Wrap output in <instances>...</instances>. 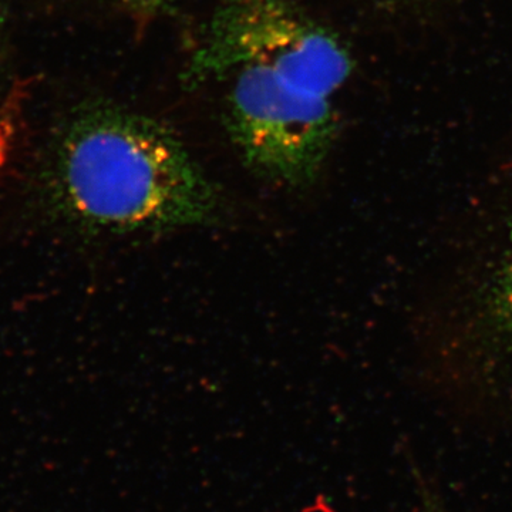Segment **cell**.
Segmentation results:
<instances>
[{"label":"cell","instance_id":"obj_2","mask_svg":"<svg viewBox=\"0 0 512 512\" xmlns=\"http://www.w3.org/2000/svg\"><path fill=\"white\" fill-rule=\"evenodd\" d=\"M50 198L74 227L114 237L207 225L218 210L217 192L180 138L120 110L93 111L66 131Z\"/></svg>","mask_w":512,"mask_h":512},{"label":"cell","instance_id":"obj_3","mask_svg":"<svg viewBox=\"0 0 512 512\" xmlns=\"http://www.w3.org/2000/svg\"><path fill=\"white\" fill-rule=\"evenodd\" d=\"M123 2L131 9L137 10V12L150 13L168 8L177 0H123Z\"/></svg>","mask_w":512,"mask_h":512},{"label":"cell","instance_id":"obj_1","mask_svg":"<svg viewBox=\"0 0 512 512\" xmlns=\"http://www.w3.org/2000/svg\"><path fill=\"white\" fill-rule=\"evenodd\" d=\"M352 70L338 37L286 0H225L191 64L192 79L224 87L249 170L292 188L315 181L329 157Z\"/></svg>","mask_w":512,"mask_h":512},{"label":"cell","instance_id":"obj_4","mask_svg":"<svg viewBox=\"0 0 512 512\" xmlns=\"http://www.w3.org/2000/svg\"><path fill=\"white\" fill-rule=\"evenodd\" d=\"M505 301H507L508 309H510L511 318H512V264L510 268V272H508L507 276V285H505Z\"/></svg>","mask_w":512,"mask_h":512},{"label":"cell","instance_id":"obj_5","mask_svg":"<svg viewBox=\"0 0 512 512\" xmlns=\"http://www.w3.org/2000/svg\"><path fill=\"white\" fill-rule=\"evenodd\" d=\"M430 512H436V511H434V510H431Z\"/></svg>","mask_w":512,"mask_h":512}]
</instances>
